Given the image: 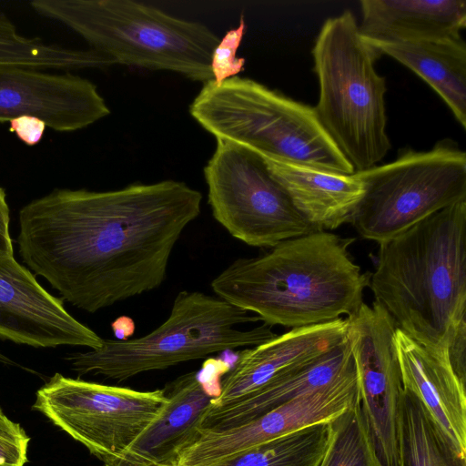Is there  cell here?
Returning <instances> with one entry per match:
<instances>
[{"instance_id": "obj_2", "label": "cell", "mask_w": 466, "mask_h": 466, "mask_svg": "<svg viewBox=\"0 0 466 466\" xmlns=\"http://www.w3.org/2000/svg\"><path fill=\"white\" fill-rule=\"evenodd\" d=\"M353 241L325 230L283 240L261 256L234 260L212 280V290L271 327L348 317L363 303L370 279L350 257Z\"/></svg>"}, {"instance_id": "obj_19", "label": "cell", "mask_w": 466, "mask_h": 466, "mask_svg": "<svg viewBox=\"0 0 466 466\" xmlns=\"http://www.w3.org/2000/svg\"><path fill=\"white\" fill-rule=\"evenodd\" d=\"M164 390L167 405L127 450L117 466L176 464L179 451L200 427L214 398L196 372L180 376Z\"/></svg>"}, {"instance_id": "obj_20", "label": "cell", "mask_w": 466, "mask_h": 466, "mask_svg": "<svg viewBox=\"0 0 466 466\" xmlns=\"http://www.w3.org/2000/svg\"><path fill=\"white\" fill-rule=\"evenodd\" d=\"M361 35L379 42H420L461 37L464 0H361Z\"/></svg>"}, {"instance_id": "obj_31", "label": "cell", "mask_w": 466, "mask_h": 466, "mask_svg": "<svg viewBox=\"0 0 466 466\" xmlns=\"http://www.w3.org/2000/svg\"><path fill=\"white\" fill-rule=\"evenodd\" d=\"M147 466H177L176 464H154V465H147Z\"/></svg>"}, {"instance_id": "obj_9", "label": "cell", "mask_w": 466, "mask_h": 466, "mask_svg": "<svg viewBox=\"0 0 466 466\" xmlns=\"http://www.w3.org/2000/svg\"><path fill=\"white\" fill-rule=\"evenodd\" d=\"M214 218L235 238L257 248L316 229L299 213L256 152L217 139L204 167Z\"/></svg>"}, {"instance_id": "obj_3", "label": "cell", "mask_w": 466, "mask_h": 466, "mask_svg": "<svg viewBox=\"0 0 466 466\" xmlns=\"http://www.w3.org/2000/svg\"><path fill=\"white\" fill-rule=\"evenodd\" d=\"M369 287L397 328L448 354L466 324V199L380 243Z\"/></svg>"}, {"instance_id": "obj_28", "label": "cell", "mask_w": 466, "mask_h": 466, "mask_svg": "<svg viewBox=\"0 0 466 466\" xmlns=\"http://www.w3.org/2000/svg\"><path fill=\"white\" fill-rule=\"evenodd\" d=\"M10 131L27 146H35L42 139L46 124L34 116H19L9 121Z\"/></svg>"}, {"instance_id": "obj_21", "label": "cell", "mask_w": 466, "mask_h": 466, "mask_svg": "<svg viewBox=\"0 0 466 466\" xmlns=\"http://www.w3.org/2000/svg\"><path fill=\"white\" fill-rule=\"evenodd\" d=\"M369 41L381 56L394 58L423 79L466 128V46L461 36L420 42Z\"/></svg>"}, {"instance_id": "obj_22", "label": "cell", "mask_w": 466, "mask_h": 466, "mask_svg": "<svg viewBox=\"0 0 466 466\" xmlns=\"http://www.w3.org/2000/svg\"><path fill=\"white\" fill-rule=\"evenodd\" d=\"M113 65L108 56L91 48L72 49L21 35L8 16L0 12V66L78 70Z\"/></svg>"}, {"instance_id": "obj_14", "label": "cell", "mask_w": 466, "mask_h": 466, "mask_svg": "<svg viewBox=\"0 0 466 466\" xmlns=\"http://www.w3.org/2000/svg\"><path fill=\"white\" fill-rule=\"evenodd\" d=\"M0 339L34 348L101 347L103 339L76 319L14 257H0Z\"/></svg>"}, {"instance_id": "obj_1", "label": "cell", "mask_w": 466, "mask_h": 466, "mask_svg": "<svg viewBox=\"0 0 466 466\" xmlns=\"http://www.w3.org/2000/svg\"><path fill=\"white\" fill-rule=\"evenodd\" d=\"M202 194L163 180L120 189L56 188L19 211L24 263L90 313L154 290L201 211Z\"/></svg>"}, {"instance_id": "obj_8", "label": "cell", "mask_w": 466, "mask_h": 466, "mask_svg": "<svg viewBox=\"0 0 466 466\" xmlns=\"http://www.w3.org/2000/svg\"><path fill=\"white\" fill-rule=\"evenodd\" d=\"M356 173L365 193L350 223L378 244L466 199V153L451 138L427 151L404 147L394 161Z\"/></svg>"}, {"instance_id": "obj_4", "label": "cell", "mask_w": 466, "mask_h": 466, "mask_svg": "<svg viewBox=\"0 0 466 466\" xmlns=\"http://www.w3.org/2000/svg\"><path fill=\"white\" fill-rule=\"evenodd\" d=\"M39 15L78 34L90 48L121 64L213 81L219 37L205 25L130 0H35Z\"/></svg>"}, {"instance_id": "obj_12", "label": "cell", "mask_w": 466, "mask_h": 466, "mask_svg": "<svg viewBox=\"0 0 466 466\" xmlns=\"http://www.w3.org/2000/svg\"><path fill=\"white\" fill-rule=\"evenodd\" d=\"M359 398L355 368L246 423L225 430H197L179 451L177 466H214L246 450L300 429L326 423Z\"/></svg>"}, {"instance_id": "obj_24", "label": "cell", "mask_w": 466, "mask_h": 466, "mask_svg": "<svg viewBox=\"0 0 466 466\" xmlns=\"http://www.w3.org/2000/svg\"><path fill=\"white\" fill-rule=\"evenodd\" d=\"M329 422L317 423L246 450L214 466H319Z\"/></svg>"}, {"instance_id": "obj_10", "label": "cell", "mask_w": 466, "mask_h": 466, "mask_svg": "<svg viewBox=\"0 0 466 466\" xmlns=\"http://www.w3.org/2000/svg\"><path fill=\"white\" fill-rule=\"evenodd\" d=\"M164 390H136L56 373L32 407L83 444L105 466H117L167 405Z\"/></svg>"}, {"instance_id": "obj_5", "label": "cell", "mask_w": 466, "mask_h": 466, "mask_svg": "<svg viewBox=\"0 0 466 466\" xmlns=\"http://www.w3.org/2000/svg\"><path fill=\"white\" fill-rule=\"evenodd\" d=\"M319 82L318 118L355 172L371 168L391 147L386 131V79L375 69L381 54L350 10L328 18L312 49Z\"/></svg>"}, {"instance_id": "obj_16", "label": "cell", "mask_w": 466, "mask_h": 466, "mask_svg": "<svg viewBox=\"0 0 466 466\" xmlns=\"http://www.w3.org/2000/svg\"><path fill=\"white\" fill-rule=\"evenodd\" d=\"M394 343L403 389L420 400L451 450L466 461L465 384L448 354L429 350L399 328Z\"/></svg>"}, {"instance_id": "obj_18", "label": "cell", "mask_w": 466, "mask_h": 466, "mask_svg": "<svg viewBox=\"0 0 466 466\" xmlns=\"http://www.w3.org/2000/svg\"><path fill=\"white\" fill-rule=\"evenodd\" d=\"M354 368L346 339L315 360L272 379L233 402L222 407H208L199 428L225 430L246 423L336 380Z\"/></svg>"}, {"instance_id": "obj_7", "label": "cell", "mask_w": 466, "mask_h": 466, "mask_svg": "<svg viewBox=\"0 0 466 466\" xmlns=\"http://www.w3.org/2000/svg\"><path fill=\"white\" fill-rule=\"evenodd\" d=\"M259 321L228 301L199 291L176 296L167 319L148 334L128 339H104L100 348L66 357L83 376L102 375L124 381L140 373L165 370L275 338L265 323L249 329L237 327Z\"/></svg>"}, {"instance_id": "obj_32", "label": "cell", "mask_w": 466, "mask_h": 466, "mask_svg": "<svg viewBox=\"0 0 466 466\" xmlns=\"http://www.w3.org/2000/svg\"><path fill=\"white\" fill-rule=\"evenodd\" d=\"M0 361H5L6 362V359L4 356H2L1 354H0Z\"/></svg>"}, {"instance_id": "obj_25", "label": "cell", "mask_w": 466, "mask_h": 466, "mask_svg": "<svg viewBox=\"0 0 466 466\" xmlns=\"http://www.w3.org/2000/svg\"><path fill=\"white\" fill-rule=\"evenodd\" d=\"M319 466H385L377 452L360 396L329 421L327 445Z\"/></svg>"}, {"instance_id": "obj_30", "label": "cell", "mask_w": 466, "mask_h": 466, "mask_svg": "<svg viewBox=\"0 0 466 466\" xmlns=\"http://www.w3.org/2000/svg\"><path fill=\"white\" fill-rule=\"evenodd\" d=\"M9 207L6 195L0 187V257H14L13 240L9 233Z\"/></svg>"}, {"instance_id": "obj_15", "label": "cell", "mask_w": 466, "mask_h": 466, "mask_svg": "<svg viewBox=\"0 0 466 466\" xmlns=\"http://www.w3.org/2000/svg\"><path fill=\"white\" fill-rule=\"evenodd\" d=\"M348 319L291 329L246 349L220 383L211 408L222 407L258 390L272 379L306 364L347 339Z\"/></svg>"}, {"instance_id": "obj_27", "label": "cell", "mask_w": 466, "mask_h": 466, "mask_svg": "<svg viewBox=\"0 0 466 466\" xmlns=\"http://www.w3.org/2000/svg\"><path fill=\"white\" fill-rule=\"evenodd\" d=\"M30 437L0 408V466H25Z\"/></svg>"}, {"instance_id": "obj_23", "label": "cell", "mask_w": 466, "mask_h": 466, "mask_svg": "<svg viewBox=\"0 0 466 466\" xmlns=\"http://www.w3.org/2000/svg\"><path fill=\"white\" fill-rule=\"evenodd\" d=\"M398 466H466L420 400L404 389L398 421Z\"/></svg>"}, {"instance_id": "obj_11", "label": "cell", "mask_w": 466, "mask_h": 466, "mask_svg": "<svg viewBox=\"0 0 466 466\" xmlns=\"http://www.w3.org/2000/svg\"><path fill=\"white\" fill-rule=\"evenodd\" d=\"M360 407L385 466H398V421L403 385L389 313L376 301L347 317Z\"/></svg>"}, {"instance_id": "obj_29", "label": "cell", "mask_w": 466, "mask_h": 466, "mask_svg": "<svg viewBox=\"0 0 466 466\" xmlns=\"http://www.w3.org/2000/svg\"><path fill=\"white\" fill-rule=\"evenodd\" d=\"M465 348L466 324L460 328L448 349L451 365L458 378L464 384L466 380Z\"/></svg>"}, {"instance_id": "obj_17", "label": "cell", "mask_w": 466, "mask_h": 466, "mask_svg": "<svg viewBox=\"0 0 466 466\" xmlns=\"http://www.w3.org/2000/svg\"><path fill=\"white\" fill-rule=\"evenodd\" d=\"M260 157L295 208L316 230H333L350 223L365 193L356 172L341 174Z\"/></svg>"}, {"instance_id": "obj_26", "label": "cell", "mask_w": 466, "mask_h": 466, "mask_svg": "<svg viewBox=\"0 0 466 466\" xmlns=\"http://www.w3.org/2000/svg\"><path fill=\"white\" fill-rule=\"evenodd\" d=\"M247 26L244 15L240 16L237 27L228 30L219 39L211 56V73L216 84L229 79L244 70L246 60L236 56L244 37Z\"/></svg>"}, {"instance_id": "obj_6", "label": "cell", "mask_w": 466, "mask_h": 466, "mask_svg": "<svg viewBox=\"0 0 466 466\" xmlns=\"http://www.w3.org/2000/svg\"><path fill=\"white\" fill-rule=\"evenodd\" d=\"M191 116L217 139L260 156L332 172L354 168L320 124L315 108L249 78L210 81L189 106Z\"/></svg>"}, {"instance_id": "obj_13", "label": "cell", "mask_w": 466, "mask_h": 466, "mask_svg": "<svg viewBox=\"0 0 466 466\" xmlns=\"http://www.w3.org/2000/svg\"><path fill=\"white\" fill-rule=\"evenodd\" d=\"M109 114L96 86L86 78L0 66V122L34 116L56 131L73 132Z\"/></svg>"}]
</instances>
